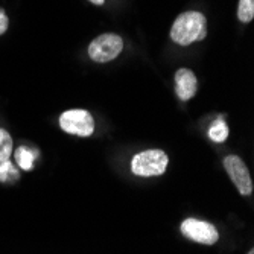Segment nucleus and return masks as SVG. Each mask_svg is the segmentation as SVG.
<instances>
[{"mask_svg":"<svg viewBox=\"0 0 254 254\" xmlns=\"http://www.w3.org/2000/svg\"><path fill=\"white\" fill-rule=\"evenodd\" d=\"M207 35V18L198 11L180 14L171 28V38L180 46H189Z\"/></svg>","mask_w":254,"mask_h":254,"instance_id":"f257e3e1","label":"nucleus"},{"mask_svg":"<svg viewBox=\"0 0 254 254\" xmlns=\"http://www.w3.org/2000/svg\"><path fill=\"white\" fill-rule=\"evenodd\" d=\"M168 155L161 149H148L138 152L131 161V171L138 177H157L165 174L168 168Z\"/></svg>","mask_w":254,"mask_h":254,"instance_id":"f03ea898","label":"nucleus"},{"mask_svg":"<svg viewBox=\"0 0 254 254\" xmlns=\"http://www.w3.org/2000/svg\"><path fill=\"white\" fill-rule=\"evenodd\" d=\"M124 51V40L118 34H102L88 46V57L96 63H108Z\"/></svg>","mask_w":254,"mask_h":254,"instance_id":"7ed1b4c3","label":"nucleus"},{"mask_svg":"<svg viewBox=\"0 0 254 254\" xmlns=\"http://www.w3.org/2000/svg\"><path fill=\"white\" fill-rule=\"evenodd\" d=\"M60 127L68 134L88 137L95 131V121L91 118V114L85 110H68L61 114Z\"/></svg>","mask_w":254,"mask_h":254,"instance_id":"20e7f679","label":"nucleus"},{"mask_svg":"<svg viewBox=\"0 0 254 254\" xmlns=\"http://www.w3.org/2000/svg\"><path fill=\"white\" fill-rule=\"evenodd\" d=\"M224 168L232 180L235 183V186L238 188L239 193L247 196L253 192V181L250 177V171L245 166L241 157L238 155H228L224 158Z\"/></svg>","mask_w":254,"mask_h":254,"instance_id":"39448f33","label":"nucleus"},{"mask_svg":"<svg viewBox=\"0 0 254 254\" xmlns=\"http://www.w3.org/2000/svg\"><path fill=\"white\" fill-rule=\"evenodd\" d=\"M181 232L186 238H189L198 244H204V245H213L219 239L218 230L212 224L204 222V221H198L193 218L183 221Z\"/></svg>","mask_w":254,"mask_h":254,"instance_id":"423d86ee","label":"nucleus"},{"mask_svg":"<svg viewBox=\"0 0 254 254\" xmlns=\"http://www.w3.org/2000/svg\"><path fill=\"white\" fill-rule=\"evenodd\" d=\"M198 81L189 68H180L175 73V93L181 101H189L196 95Z\"/></svg>","mask_w":254,"mask_h":254,"instance_id":"0eeeda50","label":"nucleus"},{"mask_svg":"<svg viewBox=\"0 0 254 254\" xmlns=\"http://www.w3.org/2000/svg\"><path fill=\"white\" fill-rule=\"evenodd\" d=\"M37 158V154L25 146H20L17 151H15V161L17 165L25 169V171H31L34 168V161Z\"/></svg>","mask_w":254,"mask_h":254,"instance_id":"6e6552de","label":"nucleus"},{"mask_svg":"<svg viewBox=\"0 0 254 254\" xmlns=\"http://www.w3.org/2000/svg\"><path fill=\"white\" fill-rule=\"evenodd\" d=\"M209 137L212 138L213 142H216V143L224 142L225 138L228 137V127H227V124L224 122L222 118L216 119V121L212 124V127H210V129H209Z\"/></svg>","mask_w":254,"mask_h":254,"instance_id":"1a4fd4ad","label":"nucleus"},{"mask_svg":"<svg viewBox=\"0 0 254 254\" xmlns=\"http://www.w3.org/2000/svg\"><path fill=\"white\" fill-rule=\"evenodd\" d=\"M12 154V138L8 131L0 128V163L9 160Z\"/></svg>","mask_w":254,"mask_h":254,"instance_id":"9d476101","label":"nucleus"},{"mask_svg":"<svg viewBox=\"0 0 254 254\" xmlns=\"http://www.w3.org/2000/svg\"><path fill=\"white\" fill-rule=\"evenodd\" d=\"M254 17V0H239L238 18L242 23H250Z\"/></svg>","mask_w":254,"mask_h":254,"instance_id":"9b49d317","label":"nucleus"},{"mask_svg":"<svg viewBox=\"0 0 254 254\" xmlns=\"http://www.w3.org/2000/svg\"><path fill=\"white\" fill-rule=\"evenodd\" d=\"M17 178H18V172L11 161L9 160L2 161V163H0V181L8 183L11 180H17Z\"/></svg>","mask_w":254,"mask_h":254,"instance_id":"f8f14e48","label":"nucleus"},{"mask_svg":"<svg viewBox=\"0 0 254 254\" xmlns=\"http://www.w3.org/2000/svg\"><path fill=\"white\" fill-rule=\"evenodd\" d=\"M8 17H6V14L0 9V35H3L5 32H6V29H8Z\"/></svg>","mask_w":254,"mask_h":254,"instance_id":"ddd939ff","label":"nucleus"},{"mask_svg":"<svg viewBox=\"0 0 254 254\" xmlns=\"http://www.w3.org/2000/svg\"><path fill=\"white\" fill-rule=\"evenodd\" d=\"M90 2L93 3V5H98V6H101V5H104L105 0H90Z\"/></svg>","mask_w":254,"mask_h":254,"instance_id":"4468645a","label":"nucleus"},{"mask_svg":"<svg viewBox=\"0 0 254 254\" xmlns=\"http://www.w3.org/2000/svg\"><path fill=\"white\" fill-rule=\"evenodd\" d=\"M248 254H254V251H253V250H250V251H248Z\"/></svg>","mask_w":254,"mask_h":254,"instance_id":"2eb2a0df","label":"nucleus"}]
</instances>
